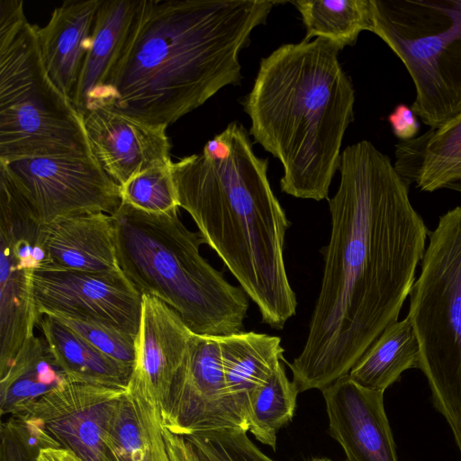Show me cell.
I'll use <instances>...</instances> for the list:
<instances>
[{
	"mask_svg": "<svg viewBox=\"0 0 461 461\" xmlns=\"http://www.w3.org/2000/svg\"><path fill=\"white\" fill-rule=\"evenodd\" d=\"M336 194L321 290L301 353L287 363L299 393L322 391L353 366L398 317L429 230L409 185L370 141L348 146Z\"/></svg>",
	"mask_w": 461,
	"mask_h": 461,
	"instance_id": "6da1fadb",
	"label": "cell"
},
{
	"mask_svg": "<svg viewBox=\"0 0 461 461\" xmlns=\"http://www.w3.org/2000/svg\"><path fill=\"white\" fill-rule=\"evenodd\" d=\"M278 3L140 0L88 111L106 107L148 123H174L221 88L240 83L239 55Z\"/></svg>",
	"mask_w": 461,
	"mask_h": 461,
	"instance_id": "7a4b0ae2",
	"label": "cell"
},
{
	"mask_svg": "<svg viewBox=\"0 0 461 461\" xmlns=\"http://www.w3.org/2000/svg\"><path fill=\"white\" fill-rule=\"evenodd\" d=\"M267 167L245 127L232 122L201 153L173 162L171 170L179 207L258 306L262 321L282 330L297 300L284 257L290 223Z\"/></svg>",
	"mask_w": 461,
	"mask_h": 461,
	"instance_id": "3957f363",
	"label": "cell"
},
{
	"mask_svg": "<svg viewBox=\"0 0 461 461\" xmlns=\"http://www.w3.org/2000/svg\"><path fill=\"white\" fill-rule=\"evenodd\" d=\"M339 50L324 38L280 46L261 59L243 102L249 134L281 162V190L296 198L328 199L354 118L355 90Z\"/></svg>",
	"mask_w": 461,
	"mask_h": 461,
	"instance_id": "277c9868",
	"label": "cell"
},
{
	"mask_svg": "<svg viewBox=\"0 0 461 461\" xmlns=\"http://www.w3.org/2000/svg\"><path fill=\"white\" fill-rule=\"evenodd\" d=\"M112 215L120 268L141 295L162 301L195 334L243 330L249 296L201 255L204 240L184 224L178 208L154 214L121 203Z\"/></svg>",
	"mask_w": 461,
	"mask_h": 461,
	"instance_id": "5b68a950",
	"label": "cell"
},
{
	"mask_svg": "<svg viewBox=\"0 0 461 461\" xmlns=\"http://www.w3.org/2000/svg\"><path fill=\"white\" fill-rule=\"evenodd\" d=\"M23 2L0 1V163L93 157L83 118L51 81Z\"/></svg>",
	"mask_w": 461,
	"mask_h": 461,
	"instance_id": "8992f818",
	"label": "cell"
},
{
	"mask_svg": "<svg viewBox=\"0 0 461 461\" xmlns=\"http://www.w3.org/2000/svg\"><path fill=\"white\" fill-rule=\"evenodd\" d=\"M428 237L407 316L420 344L419 369L461 454V206L441 215Z\"/></svg>",
	"mask_w": 461,
	"mask_h": 461,
	"instance_id": "52a82bcc",
	"label": "cell"
},
{
	"mask_svg": "<svg viewBox=\"0 0 461 461\" xmlns=\"http://www.w3.org/2000/svg\"><path fill=\"white\" fill-rule=\"evenodd\" d=\"M371 32L401 59L415 87L411 106L438 127L461 113V0H370Z\"/></svg>",
	"mask_w": 461,
	"mask_h": 461,
	"instance_id": "ba28073f",
	"label": "cell"
},
{
	"mask_svg": "<svg viewBox=\"0 0 461 461\" xmlns=\"http://www.w3.org/2000/svg\"><path fill=\"white\" fill-rule=\"evenodd\" d=\"M30 215L40 224L84 213L113 214L120 186L94 157H45L0 163Z\"/></svg>",
	"mask_w": 461,
	"mask_h": 461,
	"instance_id": "9c48e42d",
	"label": "cell"
},
{
	"mask_svg": "<svg viewBox=\"0 0 461 461\" xmlns=\"http://www.w3.org/2000/svg\"><path fill=\"white\" fill-rule=\"evenodd\" d=\"M161 416L167 429L184 438L227 429L248 431L227 390L221 337L193 333Z\"/></svg>",
	"mask_w": 461,
	"mask_h": 461,
	"instance_id": "30bf717a",
	"label": "cell"
},
{
	"mask_svg": "<svg viewBox=\"0 0 461 461\" xmlns=\"http://www.w3.org/2000/svg\"><path fill=\"white\" fill-rule=\"evenodd\" d=\"M32 294L39 315L62 314L100 321L134 337L142 295L120 273L35 269Z\"/></svg>",
	"mask_w": 461,
	"mask_h": 461,
	"instance_id": "8fae6325",
	"label": "cell"
},
{
	"mask_svg": "<svg viewBox=\"0 0 461 461\" xmlns=\"http://www.w3.org/2000/svg\"><path fill=\"white\" fill-rule=\"evenodd\" d=\"M126 389L68 380L14 415L33 419L83 461H109L107 424Z\"/></svg>",
	"mask_w": 461,
	"mask_h": 461,
	"instance_id": "7c38bea8",
	"label": "cell"
},
{
	"mask_svg": "<svg viewBox=\"0 0 461 461\" xmlns=\"http://www.w3.org/2000/svg\"><path fill=\"white\" fill-rule=\"evenodd\" d=\"M82 118L93 157L119 185L172 163L167 125L144 122L106 107L94 108Z\"/></svg>",
	"mask_w": 461,
	"mask_h": 461,
	"instance_id": "4fadbf2b",
	"label": "cell"
},
{
	"mask_svg": "<svg viewBox=\"0 0 461 461\" xmlns=\"http://www.w3.org/2000/svg\"><path fill=\"white\" fill-rule=\"evenodd\" d=\"M330 435L348 461H398L384 392L360 386L348 375L322 391Z\"/></svg>",
	"mask_w": 461,
	"mask_h": 461,
	"instance_id": "5bb4252c",
	"label": "cell"
},
{
	"mask_svg": "<svg viewBox=\"0 0 461 461\" xmlns=\"http://www.w3.org/2000/svg\"><path fill=\"white\" fill-rule=\"evenodd\" d=\"M193 333L173 309L154 296L143 294L128 387L161 410Z\"/></svg>",
	"mask_w": 461,
	"mask_h": 461,
	"instance_id": "9a60e30c",
	"label": "cell"
},
{
	"mask_svg": "<svg viewBox=\"0 0 461 461\" xmlns=\"http://www.w3.org/2000/svg\"><path fill=\"white\" fill-rule=\"evenodd\" d=\"M47 267L89 273L122 272L112 214L92 212L52 221L42 228Z\"/></svg>",
	"mask_w": 461,
	"mask_h": 461,
	"instance_id": "2e32d148",
	"label": "cell"
},
{
	"mask_svg": "<svg viewBox=\"0 0 461 461\" xmlns=\"http://www.w3.org/2000/svg\"><path fill=\"white\" fill-rule=\"evenodd\" d=\"M100 1H66L53 10L45 26L36 27L45 69L70 101L90 47Z\"/></svg>",
	"mask_w": 461,
	"mask_h": 461,
	"instance_id": "e0dca14e",
	"label": "cell"
},
{
	"mask_svg": "<svg viewBox=\"0 0 461 461\" xmlns=\"http://www.w3.org/2000/svg\"><path fill=\"white\" fill-rule=\"evenodd\" d=\"M0 375L27 339L34 335L40 315L32 294L37 264L20 255L0 237Z\"/></svg>",
	"mask_w": 461,
	"mask_h": 461,
	"instance_id": "ac0fdd59",
	"label": "cell"
},
{
	"mask_svg": "<svg viewBox=\"0 0 461 461\" xmlns=\"http://www.w3.org/2000/svg\"><path fill=\"white\" fill-rule=\"evenodd\" d=\"M140 0H101L89 50L71 97L83 116L105 84L127 40Z\"/></svg>",
	"mask_w": 461,
	"mask_h": 461,
	"instance_id": "d6986e66",
	"label": "cell"
},
{
	"mask_svg": "<svg viewBox=\"0 0 461 461\" xmlns=\"http://www.w3.org/2000/svg\"><path fill=\"white\" fill-rule=\"evenodd\" d=\"M109 461H170L160 407L127 386L109 419Z\"/></svg>",
	"mask_w": 461,
	"mask_h": 461,
	"instance_id": "ffe728a7",
	"label": "cell"
},
{
	"mask_svg": "<svg viewBox=\"0 0 461 461\" xmlns=\"http://www.w3.org/2000/svg\"><path fill=\"white\" fill-rule=\"evenodd\" d=\"M394 168L410 186L433 192L461 169V113L395 145Z\"/></svg>",
	"mask_w": 461,
	"mask_h": 461,
	"instance_id": "44dd1931",
	"label": "cell"
},
{
	"mask_svg": "<svg viewBox=\"0 0 461 461\" xmlns=\"http://www.w3.org/2000/svg\"><path fill=\"white\" fill-rule=\"evenodd\" d=\"M221 348L228 393L247 421L249 397L285 360L281 339L242 330L221 337Z\"/></svg>",
	"mask_w": 461,
	"mask_h": 461,
	"instance_id": "7402d4cb",
	"label": "cell"
},
{
	"mask_svg": "<svg viewBox=\"0 0 461 461\" xmlns=\"http://www.w3.org/2000/svg\"><path fill=\"white\" fill-rule=\"evenodd\" d=\"M39 329L69 380L126 388L132 370L107 357L54 317L42 314Z\"/></svg>",
	"mask_w": 461,
	"mask_h": 461,
	"instance_id": "603a6c76",
	"label": "cell"
},
{
	"mask_svg": "<svg viewBox=\"0 0 461 461\" xmlns=\"http://www.w3.org/2000/svg\"><path fill=\"white\" fill-rule=\"evenodd\" d=\"M0 377L2 413L14 414L69 380L45 339L35 335L26 339Z\"/></svg>",
	"mask_w": 461,
	"mask_h": 461,
	"instance_id": "cb8c5ba5",
	"label": "cell"
},
{
	"mask_svg": "<svg viewBox=\"0 0 461 461\" xmlns=\"http://www.w3.org/2000/svg\"><path fill=\"white\" fill-rule=\"evenodd\" d=\"M420 349L408 316L391 323L350 369L362 387L384 392L410 368H419Z\"/></svg>",
	"mask_w": 461,
	"mask_h": 461,
	"instance_id": "d4e9b609",
	"label": "cell"
},
{
	"mask_svg": "<svg viewBox=\"0 0 461 461\" xmlns=\"http://www.w3.org/2000/svg\"><path fill=\"white\" fill-rule=\"evenodd\" d=\"M292 4L302 15L305 41L316 36L342 50L354 45L361 32H371L370 0H297Z\"/></svg>",
	"mask_w": 461,
	"mask_h": 461,
	"instance_id": "484cf974",
	"label": "cell"
},
{
	"mask_svg": "<svg viewBox=\"0 0 461 461\" xmlns=\"http://www.w3.org/2000/svg\"><path fill=\"white\" fill-rule=\"evenodd\" d=\"M299 391L281 363L265 384L249 397L248 432L258 442L276 449L277 434L294 415Z\"/></svg>",
	"mask_w": 461,
	"mask_h": 461,
	"instance_id": "4316f807",
	"label": "cell"
},
{
	"mask_svg": "<svg viewBox=\"0 0 461 461\" xmlns=\"http://www.w3.org/2000/svg\"><path fill=\"white\" fill-rule=\"evenodd\" d=\"M172 163L148 169L119 185L121 203L154 214L179 208Z\"/></svg>",
	"mask_w": 461,
	"mask_h": 461,
	"instance_id": "83f0119b",
	"label": "cell"
},
{
	"mask_svg": "<svg viewBox=\"0 0 461 461\" xmlns=\"http://www.w3.org/2000/svg\"><path fill=\"white\" fill-rule=\"evenodd\" d=\"M75 331L96 349L132 370L136 337L111 325L89 319L48 314Z\"/></svg>",
	"mask_w": 461,
	"mask_h": 461,
	"instance_id": "f1b7e54d",
	"label": "cell"
},
{
	"mask_svg": "<svg viewBox=\"0 0 461 461\" xmlns=\"http://www.w3.org/2000/svg\"><path fill=\"white\" fill-rule=\"evenodd\" d=\"M205 461H275L242 429H227L185 438Z\"/></svg>",
	"mask_w": 461,
	"mask_h": 461,
	"instance_id": "f546056e",
	"label": "cell"
},
{
	"mask_svg": "<svg viewBox=\"0 0 461 461\" xmlns=\"http://www.w3.org/2000/svg\"><path fill=\"white\" fill-rule=\"evenodd\" d=\"M392 131L401 141L409 140L415 137L420 131V122L412 109L400 104L388 115Z\"/></svg>",
	"mask_w": 461,
	"mask_h": 461,
	"instance_id": "4dcf8cb0",
	"label": "cell"
},
{
	"mask_svg": "<svg viewBox=\"0 0 461 461\" xmlns=\"http://www.w3.org/2000/svg\"><path fill=\"white\" fill-rule=\"evenodd\" d=\"M444 188L461 193V169L445 185Z\"/></svg>",
	"mask_w": 461,
	"mask_h": 461,
	"instance_id": "1f68e13d",
	"label": "cell"
},
{
	"mask_svg": "<svg viewBox=\"0 0 461 461\" xmlns=\"http://www.w3.org/2000/svg\"><path fill=\"white\" fill-rule=\"evenodd\" d=\"M3 461H15L14 456L10 455V452L6 448V453L3 454Z\"/></svg>",
	"mask_w": 461,
	"mask_h": 461,
	"instance_id": "d6a6232c",
	"label": "cell"
},
{
	"mask_svg": "<svg viewBox=\"0 0 461 461\" xmlns=\"http://www.w3.org/2000/svg\"><path fill=\"white\" fill-rule=\"evenodd\" d=\"M310 461H332V460L330 458H327V457H315Z\"/></svg>",
	"mask_w": 461,
	"mask_h": 461,
	"instance_id": "836d02e7",
	"label": "cell"
}]
</instances>
